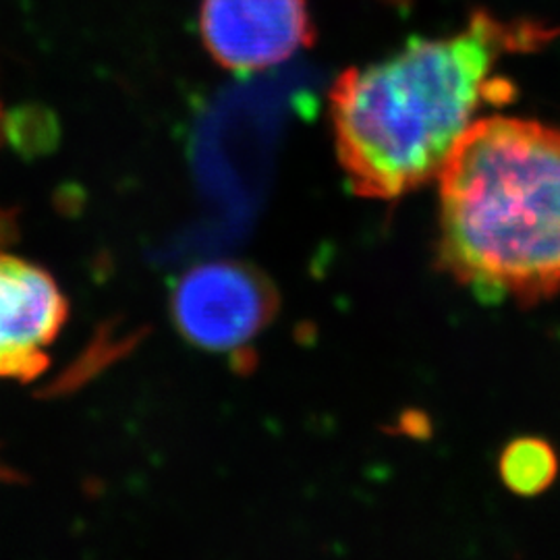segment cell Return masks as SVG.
<instances>
[{
	"mask_svg": "<svg viewBox=\"0 0 560 560\" xmlns=\"http://www.w3.org/2000/svg\"><path fill=\"white\" fill-rule=\"evenodd\" d=\"M180 332L212 351H233L260 332L272 312L264 282L237 264H206L180 280L175 293Z\"/></svg>",
	"mask_w": 560,
	"mask_h": 560,
	"instance_id": "277c9868",
	"label": "cell"
},
{
	"mask_svg": "<svg viewBox=\"0 0 560 560\" xmlns=\"http://www.w3.org/2000/svg\"><path fill=\"white\" fill-rule=\"evenodd\" d=\"M442 272L488 301L560 293V129L483 117L439 173Z\"/></svg>",
	"mask_w": 560,
	"mask_h": 560,
	"instance_id": "7a4b0ae2",
	"label": "cell"
},
{
	"mask_svg": "<svg viewBox=\"0 0 560 560\" xmlns=\"http://www.w3.org/2000/svg\"><path fill=\"white\" fill-rule=\"evenodd\" d=\"M557 34L478 11L455 36L411 38L388 59L347 69L330 90V120L353 191L397 200L436 179L481 106L513 98V83L494 75L499 60Z\"/></svg>",
	"mask_w": 560,
	"mask_h": 560,
	"instance_id": "6da1fadb",
	"label": "cell"
},
{
	"mask_svg": "<svg viewBox=\"0 0 560 560\" xmlns=\"http://www.w3.org/2000/svg\"><path fill=\"white\" fill-rule=\"evenodd\" d=\"M2 122H4V117H2V110H0V136H2Z\"/></svg>",
	"mask_w": 560,
	"mask_h": 560,
	"instance_id": "52a82bcc",
	"label": "cell"
},
{
	"mask_svg": "<svg viewBox=\"0 0 560 560\" xmlns=\"http://www.w3.org/2000/svg\"><path fill=\"white\" fill-rule=\"evenodd\" d=\"M67 303L44 270L0 252V378L32 381L48 365Z\"/></svg>",
	"mask_w": 560,
	"mask_h": 560,
	"instance_id": "5b68a950",
	"label": "cell"
},
{
	"mask_svg": "<svg viewBox=\"0 0 560 560\" xmlns=\"http://www.w3.org/2000/svg\"><path fill=\"white\" fill-rule=\"evenodd\" d=\"M305 0H203L200 32L212 59L231 71H260L312 44Z\"/></svg>",
	"mask_w": 560,
	"mask_h": 560,
	"instance_id": "3957f363",
	"label": "cell"
},
{
	"mask_svg": "<svg viewBox=\"0 0 560 560\" xmlns=\"http://www.w3.org/2000/svg\"><path fill=\"white\" fill-rule=\"evenodd\" d=\"M501 478L520 497L541 494L559 476V457L548 442L520 439L502 451Z\"/></svg>",
	"mask_w": 560,
	"mask_h": 560,
	"instance_id": "8992f818",
	"label": "cell"
}]
</instances>
